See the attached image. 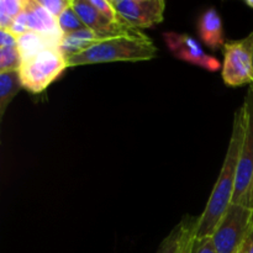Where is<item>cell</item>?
<instances>
[{"label": "cell", "instance_id": "1", "mask_svg": "<svg viewBox=\"0 0 253 253\" xmlns=\"http://www.w3.org/2000/svg\"><path fill=\"white\" fill-rule=\"evenodd\" d=\"M245 128H246V118H245V108L242 105L235 113L231 138L219 178L215 183L204 211L198 217L195 239L211 237L217 225L220 224L231 205L235 183H236L237 165H239L240 153L245 138Z\"/></svg>", "mask_w": 253, "mask_h": 253}, {"label": "cell", "instance_id": "2", "mask_svg": "<svg viewBox=\"0 0 253 253\" xmlns=\"http://www.w3.org/2000/svg\"><path fill=\"white\" fill-rule=\"evenodd\" d=\"M157 56V47L141 31L132 35L100 40L83 52L67 58L68 67L111 62L151 61Z\"/></svg>", "mask_w": 253, "mask_h": 253}, {"label": "cell", "instance_id": "3", "mask_svg": "<svg viewBox=\"0 0 253 253\" xmlns=\"http://www.w3.org/2000/svg\"><path fill=\"white\" fill-rule=\"evenodd\" d=\"M68 68V62L58 47H52L24 59L19 68L22 88L32 94L46 90Z\"/></svg>", "mask_w": 253, "mask_h": 253}, {"label": "cell", "instance_id": "4", "mask_svg": "<svg viewBox=\"0 0 253 253\" xmlns=\"http://www.w3.org/2000/svg\"><path fill=\"white\" fill-rule=\"evenodd\" d=\"M246 128L237 165L232 203L253 209V88L250 86L244 101Z\"/></svg>", "mask_w": 253, "mask_h": 253}, {"label": "cell", "instance_id": "5", "mask_svg": "<svg viewBox=\"0 0 253 253\" xmlns=\"http://www.w3.org/2000/svg\"><path fill=\"white\" fill-rule=\"evenodd\" d=\"M253 229V209L230 205L211 239L217 253H240Z\"/></svg>", "mask_w": 253, "mask_h": 253}, {"label": "cell", "instance_id": "6", "mask_svg": "<svg viewBox=\"0 0 253 253\" xmlns=\"http://www.w3.org/2000/svg\"><path fill=\"white\" fill-rule=\"evenodd\" d=\"M252 44L253 31L245 39L226 42L222 47L224 62L221 74L226 85L241 86L253 84Z\"/></svg>", "mask_w": 253, "mask_h": 253}, {"label": "cell", "instance_id": "7", "mask_svg": "<svg viewBox=\"0 0 253 253\" xmlns=\"http://www.w3.org/2000/svg\"><path fill=\"white\" fill-rule=\"evenodd\" d=\"M121 19L135 30L148 29L165 19V0H113Z\"/></svg>", "mask_w": 253, "mask_h": 253}, {"label": "cell", "instance_id": "8", "mask_svg": "<svg viewBox=\"0 0 253 253\" xmlns=\"http://www.w3.org/2000/svg\"><path fill=\"white\" fill-rule=\"evenodd\" d=\"M163 39H165L168 49L180 61L202 67L210 72H216L222 68L217 58L208 54L200 42L190 35L170 31L165 32Z\"/></svg>", "mask_w": 253, "mask_h": 253}, {"label": "cell", "instance_id": "9", "mask_svg": "<svg viewBox=\"0 0 253 253\" xmlns=\"http://www.w3.org/2000/svg\"><path fill=\"white\" fill-rule=\"evenodd\" d=\"M72 7L84 26L86 29L95 32L101 40L109 39V37L121 36V35H132L138 32L125 21H113L108 19L104 15H101L93 5L89 2V0H72Z\"/></svg>", "mask_w": 253, "mask_h": 253}, {"label": "cell", "instance_id": "10", "mask_svg": "<svg viewBox=\"0 0 253 253\" xmlns=\"http://www.w3.org/2000/svg\"><path fill=\"white\" fill-rule=\"evenodd\" d=\"M198 31L203 43L211 49H217L225 46L224 27L222 20L216 9H207L198 22Z\"/></svg>", "mask_w": 253, "mask_h": 253}, {"label": "cell", "instance_id": "11", "mask_svg": "<svg viewBox=\"0 0 253 253\" xmlns=\"http://www.w3.org/2000/svg\"><path fill=\"white\" fill-rule=\"evenodd\" d=\"M198 217L184 216L179 221V224L173 227L172 231L168 234L158 247L157 253H179L180 249L187 241L189 236L195 234Z\"/></svg>", "mask_w": 253, "mask_h": 253}, {"label": "cell", "instance_id": "12", "mask_svg": "<svg viewBox=\"0 0 253 253\" xmlns=\"http://www.w3.org/2000/svg\"><path fill=\"white\" fill-rule=\"evenodd\" d=\"M100 37L94 31L89 29L81 30V31L72 32V34L64 35L59 43V51L63 53L66 58L78 54L86 49L88 47L93 46L94 43L100 41Z\"/></svg>", "mask_w": 253, "mask_h": 253}, {"label": "cell", "instance_id": "13", "mask_svg": "<svg viewBox=\"0 0 253 253\" xmlns=\"http://www.w3.org/2000/svg\"><path fill=\"white\" fill-rule=\"evenodd\" d=\"M52 47H58V44L49 40L48 37L34 31L26 32L17 39V49H19L22 61Z\"/></svg>", "mask_w": 253, "mask_h": 253}, {"label": "cell", "instance_id": "14", "mask_svg": "<svg viewBox=\"0 0 253 253\" xmlns=\"http://www.w3.org/2000/svg\"><path fill=\"white\" fill-rule=\"evenodd\" d=\"M21 89L19 72H0V119Z\"/></svg>", "mask_w": 253, "mask_h": 253}, {"label": "cell", "instance_id": "15", "mask_svg": "<svg viewBox=\"0 0 253 253\" xmlns=\"http://www.w3.org/2000/svg\"><path fill=\"white\" fill-rule=\"evenodd\" d=\"M57 21H58L59 27H61L62 32L64 35L86 29L83 22H82V20L79 19L78 15H77V12L73 10L72 5L57 19Z\"/></svg>", "mask_w": 253, "mask_h": 253}, {"label": "cell", "instance_id": "16", "mask_svg": "<svg viewBox=\"0 0 253 253\" xmlns=\"http://www.w3.org/2000/svg\"><path fill=\"white\" fill-rule=\"evenodd\" d=\"M21 62L17 47L0 48V72L19 71Z\"/></svg>", "mask_w": 253, "mask_h": 253}, {"label": "cell", "instance_id": "17", "mask_svg": "<svg viewBox=\"0 0 253 253\" xmlns=\"http://www.w3.org/2000/svg\"><path fill=\"white\" fill-rule=\"evenodd\" d=\"M89 2L108 19L113 20V21H123L120 15L116 11L115 6L113 5V0H89Z\"/></svg>", "mask_w": 253, "mask_h": 253}, {"label": "cell", "instance_id": "18", "mask_svg": "<svg viewBox=\"0 0 253 253\" xmlns=\"http://www.w3.org/2000/svg\"><path fill=\"white\" fill-rule=\"evenodd\" d=\"M43 9H46L53 17L58 19L69 6L72 0H37Z\"/></svg>", "mask_w": 253, "mask_h": 253}, {"label": "cell", "instance_id": "19", "mask_svg": "<svg viewBox=\"0 0 253 253\" xmlns=\"http://www.w3.org/2000/svg\"><path fill=\"white\" fill-rule=\"evenodd\" d=\"M26 7V0H1L0 1V12L10 16L11 19L19 16Z\"/></svg>", "mask_w": 253, "mask_h": 253}, {"label": "cell", "instance_id": "20", "mask_svg": "<svg viewBox=\"0 0 253 253\" xmlns=\"http://www.w3.org/2000/svg\"><path fill=\"white\" fill-rule=\"evenodd\" d=\"M192 253H217L215 250L214 242H212L211 237H207V239H195L193 242Z\"/></svg>", "mask_w": 253, "mask_h": 253}, {"label": "cell", "instance_id": "21", "mask_svg": "<svg viewBox=\"0 0 253 253\" xmlns=\"http://www.w3.org/2000/svg\"><path fill=\"white\" fill-rule=\"evenodd\" d=\"M17 39L10 30H0V48L17 47Z\"/></svg>", "mask_w": 253, "mask_h": 253}, {"label": "cell", "instance_id": "22", "mask_svg": "<svg viewBox=\"0 0 253 253\" xmlns=\"http://www.w3.org/2000/svg\"><path fill=\"white\" fill-rule=\"evenodd\" d=\"M194 237H195V234H193L192 236L188 237L187 241L184 242V245H183L182 249H180L179 253H192V247H193V242H194Z\"/></svg>", "mask_w": 253, "mask_h": 253}, {"label": "cell", "instance_id": "23", "mask_svg": "<svg viewBox=\"0 0 253 253\" xmlns=\"http://www.w3.org/2000/svg\"><path fill=\"white\" fill-rule=\"evenodd\" d=\"M244 250L246 253H253V229H252L251 234H250L249 239H247L246 244H245Z\"/></svg>", "mask_w": 253, "mask_h": 253}, {"label": "cell", "instance_id": "24", "mask_svg": "<svg viewBox=\"0 0 253 253\" xmlns=\"http://www.w3.org/2000/svg\"><path fill=\"white\" fill-rule=\"evenodd\" d=\"M245 4H246L247 6L252 7V9H253V0H246V1H245Z\"/></svg>", "mask_w": 253, "mask_h": 253}, {"label": "cell", "instance_id": "25", "mask_svg": "<svg viewBox=\"0 0 253 253\" xmlns=\"http://www.w3.org/2000/svg\"><path fill=\"white\" fill-rule=\"evenodd\" d=\"M252 69H253V44H252ZM251 86H253V84Z\"/></svg>", "mask_w": 253, "mask_h": 253}, {"label": "cell", "instance_id": "26", "mask_svg": "<svg viewBox=\"0 0 253 253\" xmlns=\"http://www.w3.org/2000/svg\"><path fill=\"white\" fill-rule=\"evenodd\" d=\"M240 253H246V252H245V250L242 249V250H241V252H240Z\"/></svg>", "mask_w": 253, "mask_h": 253}, {"label": "cell", "instance_id": "27", "mask_svg": "<svg viewBox=\"0 0 253 253\" xmlns=\"http://www.w3.org/2000/svg\"><path fill=\"white\" fill-rule=\"evenodd\" d=\"M252 88H253V86H252Z\"/></svg>", "mask_w": 253, "mask_h": 253}]
</instances>
